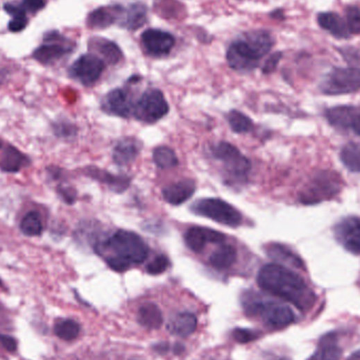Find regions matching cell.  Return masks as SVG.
<instances>
[{
	"instance_id": "cell-24",
	"label": "cell",
	"mask_w": 360,
	"mask_h": 360,
	"mask_svg": "<svg viewBox=\"0 0 360 360\" xmlns=\"http://www.w3.org/2000/svg\"><path fill=\"white\" fill-rule=\"evenodd\" d=\"M85 174L91 178L96 179L98 182L108 185L115 192H125L130 186V178L127 176H116L107 171L101 170L94 166H89L85 170Z\"/></svg>"
},
{
	"instance_id": "cell-28",
	"label": "cell",
	"mask_w": 360,
	"mask_h": 360,
	"mask_svg": "<svg viewBox=\"0 0 360 360\" xmlns=\"http://www.w3.org/2000/svg\"><path fill=\"white\" fill-rule=\"evenodd\" d=\"M162 311L152 302H146L138 311V321L148 329H158L162 327Z\"/></svg>"
},
{
	"instance_id": "cell-40",
	"label": "cell",
	"mask_w": 360,
	"mask_h": 360,
	"mask_svg": "<svg viewBox=\"0 0 360 360\" xmlns=\"http://www.w3.org/2000/svg\"><path fill=\"white\" fill-rule=\"evenodd\" d=\"M28 18L26 16H20V17H14L11 22H9V30L11 32H22V30L26 28L28 26Z\"/></svg>"
},
{
	"instance_id": "cell-18",
	"label": "cell",
	"mask_w": 360,
	"mask_h": 360,
	"mask_svg": "<svg viewBox=\"0 0 360 360\" xmlns=\"http://www.w3.org/2000/svg\"><path fill=\"white\" fill-rule=\"evenodd\" d=\"M121 10H123L121 6L98 8V9L91 12L87 16V26L94 28V30H103V28H109L112 24L119 22Z\"/></svg>"
},
{
	"instance_id": "cell-14",
	"label": "cell",
	"mask_w": 360,
	"mask_h": 360,
	"mask_svg": "<svg viewBox=\"0 0 360 360\" xmlns=\"http://www.w3.org/2000/svg\"><path fill=\"white\" fill-rule=\"evenodd\" d=\"M336 237L348 251L360 255L359 217H348L341 221L336 227Z\"/></svg>"
},
{
	"instance_id": "cell-44",
	"label": "cell",
	"mask_w": 360,
	"mask_h": 360,
	"mask_svg": "<svg viewBox=\"0 0 360 360\" xmlns=\"http://www.w3.org/2000/svg\"><path fill=\"white\" fill-rule=\"evenodd\" d=\"M1 345L5 348L7 351L14 353L17 349V345H16V341L13 337L6 336V335H1Z\"/></svg>"
},
{
	"instance_id": "cell-30",
	"label": "cell",
	"mask_w": 360,
	"mask_h": 360,
	"mask_svg": "<svg viewBox=\"0 0 360 360\" xmlns=\"http://www.w3.org/2000/svg\"><path fill=\"white\" fill-rule=\"evenodd\" d=\"M20 231L28 237H37L42 235L44 232V223L40 213L35 211L28 212L20 223Z\"/></svg>"
},
{
	"instance_id": "cell-23",
	"label": "cell",
	"mask_w": 360,
	"mask_h": 360,
	"mask_svg": "<svg viewBox=\"0 0 360 360\" xmlns=\"http://www.w3.org/2000/svg\"><path fill=\"white\" fill-rule=\"evenodd\" d=\"M197 327V319L191 313H179L169 320L166 329L171 334L177 336H190Z\"/></svg>"
},
{
	"instance_id": "cell-16",
	"label": "cell",
	"mask_w": 360,
	"mask_h": 360,
	"mask_svg": "<svg viewBox=\"0 0 360 360\" xmlns=\"http://www.w3.org/2000/svg\"><path fill=\"white\" fill-rule=\"evenodd\" d=\"M0 170L6 173H17L31 164L28 156L11 144H3L0 146Z\"/></svg>"
},
{
	"instance_id": "cell-1",
	"label": "cell",
	"mask_w": 360,
	"mask_h": 360,
	"mask_svg": "<svg viewBox=\"0 0 360 360\" xmlns=\"http://www.w3.org/2000/svg\"><path fill=\"white\" fill-rule=\"evenodd\" d=\"M257 282L262 290L284 299L299 310L307 311L312 308L316 299L306 282L282 264L262 266L258 273Z\"/></svg>"
},
{
	"instance_id": "cell-42",
	"label": "cell",
	"mask_w": 360,
	"mask_h": 360,
	"mask_svg": "<svg viewBox=\"0 0 360 360\" xmlns=\"http://www.w3.org/2000/svg\"><path fill=\"white\" fill-rule=\"evenodd\" d=\"M55 133L59 137H72L75 135V128L68 123H57L56 127L54 128Z\"/></svg>"
},
{
	"instance_id": "cell-11",
	"label": "cell",
	"mask_w": 360,
	"mask_h": 360,
	"mask_svg": "<svg viewBox=\"0 0 360 360\" xmlns=\"http://www.w3.org/2000/svg\"><path fill=\"white\" fill-rule=\"evenodd\" d=\"M105 71V62L97 55L85 54L71 66L69 73L85 87L94 85Z\"/></svg>"
},
{
	"instance_id": "cell-15",
	"label": "cell",
	"mask_w": 360,
	"mask_h": 360,
	"mask_svg": "<svg viewBox=\"0 0 360 360\" xmlns=\"http://www.w3.org/2000/svg\"><path fill=\"white\" fill-rule=\"evenodd\" d=\"M101 108L107 113L123 118H129L134 111L129 94L121 89L111 91L103 99Z\"/></svg>"
},
{
	"instance_id": "cell-38",
	"label": "cell",
	"mask_w": 360,
	"mask_h": 360,
	"mask_svg": "<svg viewBox=\"0 0 360 360\" xmlns=\"http://www.w3.org/2000/svg\"><path fill=\"white\" fill-rule=\"evenodd\" d=\"M57 192L69 205H73L76 200V191L71 187L59 186Z\"/></svg>"
},
{
	"instance_id": "cell-31",
	"label": "cell",
	"mask_w": 360,
	"mask_h": 360,
	"mask_svg": "<svg viewBox=\"0 0 360 360\" xmlns=\"http://www.w3.org/2000/svg\"><path fill=\"white\" fill-rule=\"evenodd\" d=\"M54 332L62 341H74L80 333V325L73 319H60L55 323Z\"/></svg>"
},
{
	"instance_id": "cell-20",
	"label": "cell",
	"mask_w": 360,
	"mask_h": 360,
	"mask_svg": "<svg viewBox=\"0 0 360 360\" xmlns=\"http://www.w3.org/2000/svg\"><path fill=\"white\" fill-rule=\"evenodd\" d=\"M317 22L320 28L338 40H347L351 35L348 30L347 22L337 13L333 12L319 13L317 15Z\"/></svg>"
},
{
	"instance_id": "cell-47",
	"label": "cell",
	"mask_w": 360,
	"mask_h": 360,
	"mask_svg": "<svg viewBox=\"0 0 360 360\" xmlns=\"http://www.w3.org/2000/svg\"><path fill=\"white\" fill-rule=\"evenodd\" d=\"M0 286H1V280H0Z\"/></svg>"
},
{
	"instance_id": "cell-19",
	"label": "cell",
	"mask_w": 360,
	"mask_h": 360,
	"mask_svg": "<svg viewBox=\"0 0 360 360\" xmlns=\"http://www.w3.org/2000/svg\"><path fill=\"white\" fill-rule=\"evenodd\" d=\"M142 144L136 138H123L119 140L113 150V160L118 166L132 164L139 154Z\"/></svg>"
},
{
	"instance_id": "cell-4",
	"label": "cell",
	"mask_w": 360,
	"mask_h": 360,
	"mask_svg": "<svg viewBox=\"0 0 360 360\" xmlns=\"http://www.w3.org/2000/svg\"><path fill=\"white\" fill-rule=\"evenodd\" d=\"M341 188L343 182L337 173L323 171L319 172L305 187L299 195V199L305 205H314L336 196L341 192Z\"/></svg>"
},
{
	"instance_id": "cell-33",
	"label": "cell",
	"mask_w": 360,
	"mask_h": 360,
	"mask_svg": "<svg viewBox=\"0 0 360 360\" xmlns=\"http://www.w3.org/2000/svg\"><path fill=\"white\" fill-rule=\"evenodd\" d=\"M228 121H229L230 127L235 133H248L253 129L252 120L245 114L236 111V110L230 112L229 115H228Z\"/></svg>"
},
{
	"instance_id": "cell-32",
	"label": "cell",
	"mask_w": 360,
	"mask_h": 360,
	"mask_svg": "<svg viewBox=\"0 0 360 360\" xmlns=\"http://www.w3.org/2000/svg\"><path fill=\"white\" fill-rule=\"evenodd\" d=\"M153 160L156 166L162 170L178 166L179 162L176 154L169 146H158L153 151Z\"/></svg>"
},
{
	"instance_id": "cell-46",
	"label": "cell",
	"mask_w": 360,
	"mask_h": 360,
	"mask_svg": "<svg viewBox=\"0 0 360 360\" xmlns=\"http://www.w3.org/2000/svg\"><path fill=\"white\" fill-rule=\"evenodd\" d=\"M0 345H1V335H0Z\"/></svg>"
},
{
	"instance_id": "cell-2",
	"label": "cell",
	"mask_w": 360,
	"mask_h": 360,
	"mask_svg": "<svg viewBox=\"0 0 360 360\" xmlns=\"http://www.w3.org/2000/svg\"><path fill=\"white\" fill-rule=\"evenodd\" d=\"M95 251L105 256L108 266L116 272H125L132 264H142L148 256V247L137 234L126 230L115 232L95 246Z\"/></svg>"
},
{
	"instance_id": "cell-36",
	"label": "cell",
	"mask_w": 360,
	"mask_h": 360,
	"mask_svg": "<svg viewBox=\"0 0 360 360\" xmlns=\"http://www.w3.org/2000/svg\"><path fill=\"white\" fill-rule=\"evenodd\" d=\"M232 336L239 343H248L255 341L258 337L257 332L248 329H235L232 333Z\"/></svg>"
},
{
	"instance_id": "cell-29",
	"label": "cell",
	"mask_w": 360,
	"mask_h": 360,
	"mask_svg": "<svg viewBox=\"0 0 360 360\" xmlns=\"http://www.w3.org/2000/svg\"><path fill=\"white\" fill-rule=\"evenodd\" d=\"M341 160L348 170L354 173L360 172V144L349 142L341 150Z\"/></svg>"
},
{
	"instance_id": "cell-9",
	"label": "cell",
	"mask_w": 360,
	"mask_h": 360,
	"mask_svg": "<svg viewBox=\"0 0 360 360\" xmlns=\"http://www.w3.org/2000/svg\"><path fill=\"white\" fill-rule=\"evenodd\" d=\"M169 105L160 89H148L134 105V115L140 121L153 123L168 114Z\"/></svg>"
},
{
	"instance_id": "cell-21",
	"label": "cell",
	"mask_w": 360,
	"mask_h": 360,
	"mask_svg": "<svg viewBox=\"0 0 360 360\" xmlns=\"http://www.w3.org/2000/svg\"><path fill=\"white\" fill-rule=\"evenodd\" d=\"M148 9L142 3H132L128 8H123L120 14L119 24L130 31H136L142 28L146 22Z\"/></svg>"
},
{
	"instance_id": "cell-17",
	"label": "cell",
	"mask_w": 360,
	"mask_h": 360,
	"mask_svg": "<svg viewBox=\"0 0 360 360\" xmlns=\"http://www.w3.org/2000/svg\"><path fill=\"white\" fill-rule=\"evenodd\" d=\"M196 191V184L192 179H182L162 189V196L166 203L179 205L186 203Z\"/></svg>"
},
{
	"instance_id": "cell-8",
	"label": "cell",
	"mask_w": 360,
	"mask_h": 360,
	"mask_svg": "<svg viewBox=\"0 0 360 360\" xmlns=\"http://www.w3.org/2000/svg\"><path fill=\"white\" fill-rule=\"evenodd\" d=\"M360 89V69L335 68L327 75L320 85L327 95L349 94Z\"/></svg>"
},
{
	"instance_id": "cell-5",
	"label": "cell",
	"mask_w": 360,
	"mask_h": 360,
	"mask_svg": "<svg viewBox=\"0 0 360 360\" xmlns=\"http://www.w3.org/2000/svg\"><path fill=\"white\" fill-rule=\"evenodd\" d=\"M191 209L199 216L207 217L228 227H239L243 223L241 213L223 199H200L193 203Z\"/></svg>"
},
{
	"instance_id": "cell-22",
	"label": "cell",
	"mask_w": 360,
	"mask_h": 360,
	"mask_svg": "<svg viewBox=\"0 0 360 360\" xmlns=\"http://www.w3.org/2000/svg\"><path fill=\"white\" fill-rule=\"evenodd\" d=\"M264 251L268 257L278 264H288V266L296 268H304V262L298 257V255H296L290 248L286 247L282 243H268V246H266Z\"/></svg>"
},
{
	"instance_id": "cell-37",
	"label": "cell",
	"mask_w": 360,
	"mask_h": 360,
	"mask_svg": "<svg viewBox=\"0 0 360 360\" xmlns=\"http://www.w3.org/2000/svg\"><path fill=\"white\" fill-rule=\"evenodd\" d=\"M282 57V53L280 52L274 53L273 55L268 57V60H266V64H264V68H262V72H264V74H270V73L274 72L275 69L277 68Z\"/></svg>"
},
{
	"instance_id": "cell-41",
	"label": "cell",
	"mask_w": 360,
	"mask_h": 360,
	"mask_svg": "<svg viewBox=\"0 0 360 360\" xmlns=\"http://www.w3.org/2000/svg\"><path fill=\"white\" fill-rule=\"evenodd\" d=\"M349 129L353 130L358 136H360V107H353Z\"/></svg>"
},
{
	"instance_id": "cell-10",
	"label": "cell",
	"mask_w": 360,
	"mask_h": 360,
	"mask_svg": "<svg viewBox=\"0 0 360 360\" xmlns=\"http://www.w3.org/2000/svg\"><path fill=\"white\" fill-rule=\"evenodd\" d=\"M46 44L38 46L33 53V58L40 64L49 66L55 64L73 51L72 42L56 32H51L44 38Z\"/></svg>"
},
{
	"instance_id": "cell-34",
	"label": "cell",
	"mask_w": 360,
	"mask_h": 360,
	"mask_svg": "<svg viewBox=\"0 0 360 360\" xmlns=\"http://www.w3.org/2000/svg\"><path fill=\"white\" fill-rule=\"evenodd\" d=\"M345 19L350 34H360V10L357 7L347 8Z\"/></svg>"
},
{
	"instance_id": "cell-6",
	"label": "cell",
	"mask_w": 360,
	"mask_h": 360,
	"mask_svg": "<svg viewBox=\"0 0 360 360\" xmlns=\"http://www.w3.org/2000/svg\"><path fill=\"white\" fill-rule=\"evenodd\" d=\"M213 156L225 164V170L232 182L243 184L248 180L251 162L239 150L229 142H221L212 148Z\"/></svg>"
},
{
	"instance_id": "cell-26",
	"label": "cell",
	"mask_w": 360,
	"mask_h": 360,
	"mask_svg": "<svg viewBox=\"0 0 360 360\" xmlns=\"http://www.w3.org/2000/svg\"><path fill=\"white\" fill-rule=\"evenodd\" d=\"M343 354V350L337 343L336 336L325 335L317 348L315 353L308 360H339Z\"/></svg>"
},
{
	"instance_id": "cell-3",
	"label": "cell",
	"mask_w": 360,
	"mask_h": 360,
	"mask_svg": "<svg viewBox=\"0 0 360 360\" xmlns=\"http://www.w3.org/2000/svg\"><path fill=\"white\" fill-rule=\"evenodd\" d=\"M274 46V38L266 31L248 32L232 42L227 60L235 71H251Z\"/></svg>"
},
{
	"instance_id": "cell-7",
	"label": "cell",
	"mask_w": 360,
	"mask_h": 360,
	"mask_svg": "<svg viewBox=\"0 0 360 360\" xmlns=\"http://www.w3.org/2000/svg\"><path fill=\"white\" fill-rule=\"evenodd\" d=\"M248 314L259 317L268 327L282 329L294 323L295 315L289 307L273 302L253 300L246 302Z\"/></svg>"
},
{
	"instance_id": "cell-25",
	"label": "cell",
	"mask_w": 360,
	"mask_h": 360,
	"mask_svg": "<svg viewBox=\"0 0 360 360\" xmlns=\"http://www.w3.org/2000/svg\"><path fill=\"white\" fill-rule=\"evenodd\" d=\"M89 48L96 51L110 65H116L123 58V52L119 46L111 40L105 38H92L89 42Z\"/></svg>"
},
{
	"instance_id": "cell-45",
	"label": "cell",
	"mask_w": 360,
	"mask_h": 360,
	"mask_svg": "<svg viewBox=\"0 0 360 360\" xmlns=\"http://www.w3.org/2000/svg\"><path fill=\"white\" fill-rule=\"evenodd\" d=\"M348 360H360V350L356 352V353H354Z\"/></svg>"
},
{
	"instance_id": "cell-12",
	"label": "cell",
	"mask_w": 360,
	"mask_h": 360,
	"mask_svg": "<svg viewBox=\"0 0 360 360\" xmlns=\"http://www.w3.org/2000/svg\"><path fill=\"white\" fill-rule=\"evenodd\" d=\"M142 44L146 54L150 56H166L174 48L175 37L160 28H148L142 33Z\"/></svg>"
},
{
	"instance_id": "cell-35",
	"label": "cell",
	"mask_w": 360,
	"mask_h": 360,
	"mask_svg": "<svg viewBox=\"0 0 360 360\" xmlns=\"http://www.w3.org/2000/svg\"><path fill=\"white\" fill-rule=\"evenodd\" d=\"M170 260L166 255H158L146 266V272L151 275H160L168 270Z\"/></svg>"
},
{
	"instance_id": "cell-39",
	"label": "cell",
	"mask_w": 360,
	"mask_h": 360,
	"mask_svg": "<svg viewBox=\"0 0 360 360\" xmlns=\"http://www.w3.org/2000/svg\"><path fill=\"white\" fill-rule=\"evenodd\" d=\"M22 7L26 11L36 13L46 7V0H22Z\"/></svg>"
},
{
	"instance_id": "cell-13",
	"label": "cell",
	"mask_w": 360,
	"mask_h": 360,
	"mask_svg": "<svg viewBox=\"0 0 360 360\" xmlns=\"http://www.w3.org/2000/svg\"><path fill=\"white\" fill-rule=\"evenodd\" d=\"M185 241L189 249L200 253L209 243L223 245L225 243V234L209 228L192 227L185 234Z\"/></svg>"
},
{
	"instance_id": "cell-27",
	"label": "cell",
	"mask_w": 360,
	"mask_h": 360,
	"mask_svg": "<svg viewBox=\"0 0 360 360\" xmlns=\"http://www.w3.org/2000/svg\"><path fill=\"white\" fill-rule=\"evenodd\" d=\"M237 260V250L235 247L223 243L221 247L209 256V264L217 270H227Z\"/></svg>"
},
{
	"instance_id": "cell-43",
	"label": "cell",
	"mask_w": 360,
	"mask_h": 360,
	"mask_svg": "<svg viewBox=\"0 0 360 360\" xmlns=\"http://www.w3.org/2000/svg\"><path fill=\"white\" fill-rule=\"evenodd\" d=\"M5 11L14 17H20V16H26V10L22 5H14V3H6Z\"/></svg>"
}]
</instances>
